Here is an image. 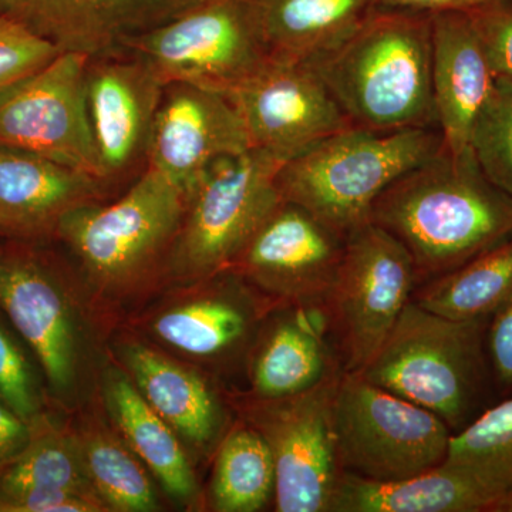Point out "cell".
Listing matches in <instances>:
<instances>
[{
	"instance_id": "34",
	"label": "cell",
	"mask_w": 512,
	"mask_h": 512,
	"mask_svg": "<svg viewBox=\"0 0 512 512\" xmlns=\"http://www.w3.org/2000/svg\"><path fill=\"white\" fill-rule=\"evenodd\" d=\"M473 16L495 77L512 80V0L468 12Z\"/></svg>"
},
{
	"instance_id": "35",
	"label": "cell",
	"mask_w": 512,
	"mask_h": 512,
	"mask_svg": "<svg viewBox=\"0 0 512 512\" xmlns=\"http://www.w3.org/2000/svg\"><path fill=\"white\" fill-rule=\"evenodd\" d=\"M487 352L498 400L512 396V298L491 315Z\"/></svg>"
},
{
	"instance_id": "8",
	"label": "cell",
	"mask_w": 512,
	"mask_h": 512,
	"mask_svg": "<svg viewBox=\"0 0 512 512\" xmlns=\"http://www.w3.org/2000/svg\"><path fill=\"white\" fill-rule=\"evenodd\" d=\"M285 163L268 151L249 148L212 165L188 197L191 211L180 228L178 265L194 274L231 266L281 204L278 173Z\"/></svg>"
},
{
	"instance_id": "13",
	"label": "cell",
	"mask_w": 512,
	"mask_h": 512,
	"mask_svg": "<svg viewBox=\"0 0 512 512\" xmlns=\"http://www.w3.org/2000/svg\"><path fill=\"white\" fill-rule=\"evenodd\" d=\"M249 148L244 120L227 94L185 83L165 86L147 167L177 185L187 200L212 165Z\"/></svg>"
},
{
	"instance_id": "40",
	"label": "cell",
	"mask_w": 512,
	"mask_h": 512,
	"mask_svg": "<svg viewBox=\"0 0 512 512\" xmlns=\"http://www.w3.org/2000/svg\"><path fill=\"white\" fill-rule=\"evenodd\" d=\"M501 512H512V494L508 495L507 500L504 501Z\"/></svg>"
},
{
	"instance_id": "31",
	"label": "cell",
	"mask_w": 512,
	"mask_h": 512,
	"mask_svg": "<svg viewBox=\"0 0 512 512\" xmlns=\"http://www.w3.org/2000/svg\"><path fill=\"white\" fill-rule=\"evenodd\" d=\"M471 148L485 177L512 198V80L495 77L474 124Z\"/></svg>"
},
{
	"instance_id": "22",
	"label": "cell",
	"mask_w": 512,
	"mask_h": 512,
	"mask_svg": "<svg viewBox=\"0 0 512 512\" xmlns=\"http://www.w3.org/2000/svg\"><path fill=\"white\" fill-rule=\"evenodd\" d=\"M377 6V0H259L269 59L309 63L339 43Z\"/></svg>"
},
{
	"instance_id": "36",
	"label": "cell",
	"mask_w": 512,
	"mask_h": 512,
	"mask_svg": "<svg viewBox=\"0 0 512 512\" xmlns=\"http://www.w3.org/2000/svg\"><path fill=\"white\" fill-rule=\"evenodd\" d=\"M97 493L52 491V493L0 498V512H99L104 511Z\"/></svg>"
},
{
	"instance_id": "9",
	"label": "cell",
	"mask_w": 512,
	"mask_h": 512,
	"mask_svg": "<svg viewBox=\"0 0 512 512\" xmlns=\"http://www.w3.org/2000/svg\"><path fill=\"white\" fill-rule=\"evenodd\" d=\"M187 198L163 174L147 167L114 204L76 205L56 231L100 281L136 275L180 231Z\"/></svg>"
},
{
	"instance_id": "24",
	"label": "cell",
	"mask_w": 512,
	"mask_h": 512,
	"mask_svg": "<svg viewBox=\"0 0 512 512\" xmlns=\"http://www.w3.org/2000/svg\"><path fill=\"white\" fill-rule=\"evenodd\" d=\"M512 298V234L447 274L421 282L412 301L448 319L491 318Z\"/></svg>"
},
{
	"instance_id": "19",
	"label": "cell",
	"mask_w": 512,
	"mask_h": 512,
	"mask_svg": "<svg viewBox=\"0 0 512 512\" xmlns=\"http://www.w3.org/2000/svg\"><path fill=\"white\" fill-rule=\"evenodd\" d=\"M291 306V313L269 330L252 363L256 399L298 396L345 373L325 303Z\"/></svg>"
},
{
	"instance_id": "7",
	"label": "cell",
	"mask_w": 512,
	"mask_h": 512,
	"mask_svg": "<svg viewBox=\"0 0 512 512\" xmlns=\"http://www.w3.org/2000/svg\"><path fill=\"white\" fill-rule=\"evenodd\" d=\"M417 286L407 249L372 222L346 237L325 309L345 372H359L382 348Z\"/></svg>"
},
{
	"instance_id": "2",
	"label": "cell",
	"mask_w": 512,
	"mask_h": 512,
	"mask_svg": "<svg viewBox=\"0 0 512 512\" xmlns=\"http://www.w3.org/2000/svg\"><path fill=\"white\" fill-rule=\"evenodd\" d=\"M353 127L437 126L431 86V15L377 5L348 36L306 63Z\"/></svg>"
},
{
	"instance_id": "17",
	"label": "cell",
	"mask_w": 512,
	"mask_h": 512,
	"mask_svg": "<svg viewBox=\"0 0 512 512\" xmlns=\"http://www.w3.org/2000/svg\"><path fill=\"white\" fill-rule=\"evenodd\" d=\"M495 74L473 16L431 15V86L443 147L453 154L471 148L474 124L493 92Z\"/></svg>"
},
{
	"instance_id": "20",
	"label": "cell",
	"mask_w": 512,
	"mask_h": 512,
	"mask_svg": "<svg viewBox=\"0 0 512 512\" xmlns=\"http://www.w3.org/2000/svg\"><path fill=\"white\" fill-rule=\"evenodd\" d=\"M99 184L39 154L0 146V235L32 238L57 228Z\"/></svg>"
},
{
	"instance_id": "21",
	"label": "cell",
	"mask_w": 512,
	"mask_h": 512,
	"mask_svg": "<svg viewBox=\"0 0 512 512\" xmlns=\"http://www.w3.org/2000/svg\"><path fill=\"white\" fill-rule=\"evenodd\" d=\"M505 495L451 464L394 481L340 474L329 512H501Z\"/></svg>"
},
{
	"instance_id": "16",
	"label": "cell",
	"mask_w": 512,
	"mask_h": 512,
	"mask_svg": "<svg viewBox=\"0 0 512 512\" xmlns=\"http://www.w3.org/2000/svg\"><path fill=\"white\" fill-rule=\"evenodd\" d=\"M207 0H18L9 13L60 52L100 57Z\"/></svg>"
},
{
	"instance_id": "30",
	"label": "cell",
	"mask_w": 512,
	"mask_h": 512,
	"mask_svg": "<svg viewBox=\"0 0 512 512\" xmlns=\"http://www.w3.org/2000/svg\"><path fill=\"white\" fill-rule=\"evenodd\" d=\"M82 454L90 483L113 510H157L156 495L143 467L119 443L96 437L84 446Z\"/></svg>"
},
{
	"instance_id": "5",
	"label": "cell",
	"mask_w": 512,
	"mask_h": 512,
	"mask_svg": "<svg viewBox=\"0 0 512 512\" xmlns=\"http://www.w3.org/2000/svg\"><path fill=\"white\" fill-rule=\"evenodd\" d=\"M333 431L340 473L370 481L402 480L440 466L453 436L429 410L357 372L340 376Z\"/></svg>"
},
{
	"instance_id": "4",
	"label": "cell",
	"mask_w": 512,
	"mask_h": 512,
	"mask_svg": "<svg viewBox=\"0 0 512 512\" xmlns=\"http://www.w3.org/2000/svg\"><path fill=\"white\" fill-rule=\"evenodd\" d=\"M443 148L439 127H350L282 165V201L299 205L343 237L367 224L390 184Z\"/></svg>"
},
{
	"instance_id": "32",
	"label": "cell",
	"mask_w": 512,
	"mask_h": 512,
	"mask_svg": "<svg viewBox=\"0 0 512 512\" xmlns=\"http://www.w3.org/2000/svg\"><path fill=\"white\" fill-rule=\"evenodd\" d=\"M60 53L59 47L25 23L10 15L0 16V93L36 73Z\"/></svg>"
},
{
	"instance_id": "1",
	"label": "cell",
	"mask_w": 512,
	"mask_h": 512,
	"mask_svg": "<svg viewBox=\"0 0 512 512\" xmlns=\"http://www.w3.org/2000/svg\"><path fill=\"white\" fill-rule=\"evenodd\" d=\"M369 222L407 249L419 285L511 235L512 198L485 177L473 148L443 147L379 195Z\"/></svg>"
},
{
	"instance_id": "37",
	"label": "cell",
	"mask_w": 512,
	"mask_h": 512,
	"mask_svg": "<svg viewBox=\"0 0 512 512\" xmlns=\"http://www.w3.org/2000/svg\"><path fill=\"white\" fill-rule=\"evenodd\" d=\"M35 426L20 419L18 414L0 399V468L18 456L28 446Z\"/></svg>"
},
{
	"instance_id": "18",
	"label": "cell",
	"mask_w": 512,
	"mask_h": 512,
	"mask_svg": "<svg viewBox=\"0 0 512 512\" xmlns=\"http://www.w3.org/2000/svg\"><path fill=\"white\" fill-rule=\"evenodd\" d=\"M0 311L33 350L53 390L70 386L76 345L69 305L33 255L0 249Z\"/></svg>"
},
{
	"instance_id": "26",
	"label": "cell",
	"mask_w": 512,
	"mask_h": 512,
	"mask_svg": "<svg viewBox=\"0 0 512 512\" xmlns=\"http://www.w3.org/2000/svg\"><path fill=\"white\" fill-rule=\"evenodd\" d=\"M211 497L215 510L221 512L261 511L275 497L274 458L254 427L234 430L222 441Z\"/></svg>"
},
{
	"instance_id": "11",
	"label": "cell",
	"mask_w": 512,
	"mask_h": 512,
	"mask_svg": "<svg viewBox=\"0 0 512 512\" xmlns=\"http://www.w3.org/2000/svg\"><path fill=\"white\" fill-rule=\"evenodd\" d=\"M339 379L298 396L258 399L262 404L252 413L251 427L271 448L278 512L330 511L342 474L333 431Z\"/></svg>"
},
{
	"instance_id": "28",
	"label": "cell",
	"mask_w": 512,
	"mask_h": 512,
	"mask_svg": "<svg viewBox=\"0 0 512 512\" xmlns=\"http://www.w3.org/2000/svg\"><path fill=\"white\" fill-rule=\"evenodd\" d=\"M252 312L241 301L207 298L165 312L154 332L175 349L194 356H214L247 338Z\"/></svg>"
},
{
	"instance_id": "33",
	"label": "cell",
	"mask_w": 512,
	"mask_h": 512,
	"mask_svg": "<svg viewBox=\"0 0 512 512\" xmlns=\"http://www.w3.org/2000/svg\"><path fill=\"white\" fill-rule=\"evenodd\" d=\"M0 399L20 419L35 426L39 421L40 393L32 366L18 340L0 322Z\"/></svg>"
},
{
	"instance_id": "27",
	"label": "cell",
	"mask_w": 512,
	"mask_h": 512,
	"mask_svg": "<svg viewBox=\"0 0 512 512\" xmlns=\"http://www.w3.org/2000/svg\"><path fill=\"white\" fill-rule=\"evenodd\" d=\"M35 424L28 446L0 468V498L52 493V491H89L96 493L82 451L73 441L57 433H45Z\"/></svg>"
},
{
	"instance_id": "39",
	"label": "cell",
	"mask_w": 512,
	"mask_h": 512,
	"mask_svg": "<svg viewBox=\"0 0 512 512\" xmlns=\"http://www.w3.org/2000/svg\"><path fill=\"white\" fill-rule=\"evenodd\" d=\"M18 0H0V16L9 15Z\"/></svg>"
},
{
	"instance_id": "15",
	"label": "cell",
	"mask_w": 512,
	"mask_h": 512,
	"mask_svg": "<svg viewBox=\"0 0 512 512\" xmlns=\"http://www.w3.org/2000/svg\"><path fill=\"white\" fill-rule=\"evenodd\" d=\"M164 89L150 66L133 53L90 57L87 111L103 180L146 158Z\"/></svg>"
},
{
	"instance_id": "25",
	"label": "cell",
	"mask_w": 512,
	"mask_h": 512,
	"mask_svg": "<svg viewBox=\"0 0 512 512\" xmlns=\"http://www.w3.org/2000/svg\"><path fill=\"white\" fill-rule=\"evenodd\" d=\"M109 399L128 443L160 480L164 490L175 500H192L197 494V480L173 427L123 377L110 383Z\"/></svg>"
},
{
	"instance_id": "38",
	"label": "cell",
	"mask_w": 512,
	"mask_h": 512,
	"mask_svg": "<svg viewBox=\"0 0 512 512\" xmlns=\"http://www.w3.org/2000/svg\"><path fill=\"white\" fill-rule=\"evenodd\" d=\"M500 0H377V5L386 8L414 10V12H474Z\"/></svg>"
},
{
	"instance_id": "23",
	"label": "cell",
	"mask_w": 512,
	"mask_h": 512,
	"mask_svg": "<svg viewBox=\"0 0 512 512\" xmlns=\"http://www.w3.org/2000/svg\"><path fill=\"white\" fill-rule=\"evenodd\" d=\"M128 365L144 399L174 430L195 444L217 434L220 407L200 376L138 345L128 350Z\"/></svg>"
},
{
	"instance_id": "3",
	"label": "cell",
	"mask_w": 512,
	"mask_h": 512,
	"mask_svg": "<svg viewBox=\"0 0 512 512\" xmlns=\"http://www.w3.org/2000/svg\"><path fill=\"white\" fill-rule=\"evenodd\" d=\"M488 322L444 318L410 301L382 348L357 373L429 410L457 433L498 402Z\"/></svg>"
},
{
	"instance_id": "6",
	"label": "cell",
	"mask_w": 512,
	"mask_h": 512,
	"mask_svg": "<svg viewBox=\"0 0 512 512\" xmlns=\"http://www.w3.org/2000/svg\"><path fill=\"white\" fill-rule=\"evenodd\" d=\"M164 86L192 84L229 94L269 62L259 0H207L160 28L131 40Z\"/></svg>"
},
{
	"instance_id": "10",
	"label": "cell",
	"mask_w": 512,
	"mask_h": 512,
	"mask_svg": "<svg viewBox=\"0 0 512 512\" xmlns=\"http://www.w3.org/2000/svg\"><path fill=\"white\" fill-rule=\"evenodd\" d=\"M90 57L62 52L0 93V146L49 158L103 181L87 111Z\"/></svg>"
},
{
	"instance_id": "12",
	"label": "cell",
	"mask_w": 512,
	"mask_h": 512,
	"mask_svg": "<svg viewBox=\"0 0 512 512\" xmlns=\"http://www.w3.org/2000/svg\"><path fill=\"white\" fill-rule=\"evenodd\" d=\"M227 96L244 120L251 147L285 161L353 127L328 86L306 63L269 60Z\"/></svg>"
},
{
	"instance_id": "29",
	"label": "cell",
	"mask_w": 512,
	"mask_h": 512,
	"mask_svg": "<svg viewBox=\"0 0 512 512\" xmlns=\"http://www.w3.org/2000/svg\"><path fill=\"white\" fill-rule=\"evenodd\" d=\"M444 463L466 468L507 500L512 494V396L454 433Z\"/></svg>"
},
{
	"instance_id": "14",
	"label": "cell",
	"mask_w": 512,
	"mask_h": 512,
	"mask_svg": "<svg viewBox=\"0 0 512 512\" xmlns=\"http://www.w3.org/2000/svg\"><path fill=\"white\" fill-rule=\"evenodd\" d=\"M346 237L282 201L231 265L291 305H318L338 276Z\"/></svg>"
}]
</instances>
